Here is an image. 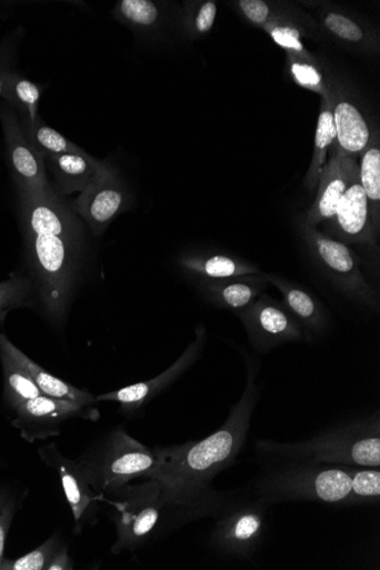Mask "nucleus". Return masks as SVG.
Returning <instances> with one entry per match:
<instances>
[{
    "label": "nucleus",
    "mask_w": 380,
    "mask_h": 570,
    "mask_svg": "<svg viewBox=\"0 0 380 570\" xmlns=\"http://www.w3.org/2000/svg\"><path fill=\"white\" fill-rule=\"evenodd\" d=\"M254 376L250 368L242 399L217 432L198 442L156 450L158 464L149 480L161 484L168 507L202 506L212 480L241 452L259 397Z\"/></svg>",
    "instance_id": "f257e3e1"
},
{
    "label": "nucleus",
    "mask_w": 380,
    "mask_h": 570,
    "mask_svg": "<svg viewBox=\"0 0 380 570\" xmlns=\"http://www.w3.org/2000/svg\"><path fill=\"white\" fill-rule=\"evenodd\" d=\"M29 212L32 232L31 277L37 301L47 319L63 322L78 282V268L70 249V230L56 204L33 199Z\"/></svg>",
    "instance_id": "f03ea898"
},
{
    "label": "nucleus",
    "mask_w": 380,
    "mask_h": 570,
    "mask_svg": "<svg viewBox=\"0 0 380 570\" xmlns=\"http://www.w3.org/2000/svg\"><path fill=\"white\" fill-rule=\"evenodd\" d=\"M257 449L284 461L379 468V416L341 426L304 442L259 441Z\"/></svg>",
    "instance_id": "7ed1b4c3"
},
{
    "label": "nucleus",
    "mask_w": 380,
    "mask_h": 570,
    "mask_svg": "<svg viewBox=\"0 0 380 570\" xmlns=\"http://www.w3.org/2000/svg\"><path fill=\"white\" fill-rule=\"evenodd\" d=\"M288 462L260 480L257 486L259 501L264 504L290 501L348 503L351 479L347 466Z\"/></svg>",
    "instance_id": "20e7f679"
},
{
    "label": "nucleus",
    "mask_w": 380,
    "mask_h": 570,
    "mask_svg": "<svg viewBox=\"0 0 380 570\" xmlns=\"http://www.w3.org/2000/svg\"><path fill=\"white\" fill-rule=\"evenodd\" d=\"M78 460L86 469L93 491L100 497L133 480H149L158 464L156 451L123 430L114 431Z\"/></svg>",
    "instance_id": "39448f33"
},
{
    "label": "nucleus",
    "mask_w": 380,
    "mask_h": 570,
    "mask_svg": "<svg viewBox=\"0 0 380 570\" xmlns=\"http://www.w3.org/2000/svg\"><path fill=\"white\" fill-rule=\"evenodd\" d=\"M116 509L117 542L112 552L133 551L144 544L157 529L162 510L168 507L161 484L149 480L139 486H124L110 492Z\"/></svg>",
    "instance_id": "423d86ee"
},
{
    "label": "nucleus",
    "mask_w": 380,
    "mask_h": 570,
    "mask_svg": "<svg viewBox=\"0 0 380 570\" xmlns=\"http://www.w3.org/2000/svg\"><path fill=\"white\" fill-rule=\"evenodd\" d=\"M252 346L260 352L291 342L306 341L307 334L298 319L284 304L262 294L239 312Z\"/></svg>",
    "instance_id": "0eeeda50"
},
{
    "label": "nucleus",
    "mask_w": 380,
    "mask_h": 570,
    "mask_svg": "<svg viewBox=\"0 0 380 570\" xmlns=\"http://www.w3.org/2000/svg\"><path fill=\"white\" fill-rule=\"evenodd\" d=\"M16 412L17 417L12 423L28 443L60 436V426L67 420L83 418L98 421L100 419L98 409L43 394L24 402Z\"/></svg>",
    "instance_id": "6e6552de"
},
{
    "label": "nucleus",
    "mask_w": 380,
    "mask_h": 570,
    "mask_svg": "<svg viewBox=\"0 0 380 570\" xmlns=\"http://www.w3.org/2000/svg\"><path fill=\"white\" fill-rule=\"evenodd\" d=\"M264 506L258 500L228 508L216 522L213 547L230 556L250 558L264 536Z\"/></svg>",
    "instance_id": "1a4fd4ad"
},
{
    "label": "nucleus",
    "mask_w": 380,
    "mask_h": 570,
    "mask_svg": "<svg viewBox=\"0 0 380 570\" xmlns=\"http://www.w3.org/2000/svg\"><path fill=\"white\" fill-rule=\"evenodd\" d=\"M39 456L47 466L58 471L74 517V530L80 533L94 517L97 502L102 497L93 491L82 463L62 456L56 443L41 448Z\"/></svg>",
    "instance_id": "9d476101"
},
{
    "label": "nucleus",
    "mask_w": 380,
    "mask_h": 570,
    "mask_svg": "<svg viewBox=\"0 0 380 570\" xmlns=\"http://www.w3.org/2000/svg\"><path fill=\"white\" fill-rule=\"evenodd\" d=\"M207 341L206 329L202 324L197 330V338L183 354L164 372L156 378L121 390L102 394L97 401H111L121 406V411L132 413L146 406L177 380L189 367L200 358Z\"/></svg>",
    "instance_id": "9b49d317"
},
{
    "label": "nucleus",
    "mask_w": 380,
    "mask_h": 570,
    "mask_svg": "<svg viewBox=\"0 0 380 570\" xmlns=\"http://www.w3.org/2000/svg\"><path fill=\"white\" fill-rule=\"evenodd\" d=\"M316 250L330 278L350 298L371 309L377 308L374 294L360 272L356 257L347 246L318 236Z\"/></svg>",
    "instance_id": "f8f14e48"
},
{
    "label": "nucleus",
    "mask_w": 380,
    "mask_h": 570,
    "mask_svg": "<svg viewBox=\"0 0 380 570\" xmlns=\"http://www.w3.org/2000/svg\"><path fill=\"white\" fill-rule=\"evenodd\" d=\"M0 351L9 354L29 372L43 396L73 401L83 406H92L98 402L97 398H93L90 393L72 387L37 364L3 334H0Z\"/></svg>",
    "instance_id": "ddd939ff"
},
{
    "label": "nucleus",
    "mask_w": 380,
    "mask_h": 570,
    "mask_svg": "<svg viewBox=\"0 0 380 570\" xmlns=\"http://www.w3.org/2000/svg\"><path fill=\"white\" fill-rule=\"evenodd\" d=\"M266 277H240L224 280H204L203 293L213 304L242 311L251 306L267 289Z\"/></svg>",
    "instance_id": "4468645a"
},
{
    "label": "nucleus",
    "mask_w": 380,
    "mask_h": 570,
    "mask_svg": "<svg viewBox=\"0 0 380 570\" xmlns=\"http://www.w3.org/2000/svg\"><path fill=\"white\" fill-rule=\"evenodd\" d=\"M122 203L123 196L120 190L110 180H104L103 173L99 171L84 188L78 209L92 227L100 229L116 217Z\"/></svg>",
    "instance_id": "2eb2a0df"
},
{
    "label": "nucleus",
    "mask_w": 380,
    "mask_h": 570,
    "mask_svg": "<svg viewBox=\"0 0 380 570\" xmlns=\"http://www.w3.org/2000/svg\"><path fill=\"white\" fill-rule=\"evenodd\" d=\"M266 280L282 294L284 307L298 319L306 331L307 338L310 334H320L327 326L326 316L321 306L307 292L293 287L287 280L276 276H267Z\"/></svg>",
    "instance_id": "dca6fc26"
},
{
    "label": "nucleus",
    "mask_w": 380,
    "mask_h": 570,
    "mask_svg": "<svg viewBox=\"0 0 380 570\" xmlns=\"http://www.w3.org/2000/svg\"><path fill=\"white\" fill-rule=\"evenodd\" d=\"M369 203L360 181L348 184L334 218L343 233L351 239L368 234Z\"/></svg>",
    "instance_id": "f3484780"
},
{
    "label": "nucleus",
    "mask_w": 380,
    "mask_h": 570,
    "mask_svg": "<svg viewBox=\"0 0 380 570\" xmlns=\"http://www.w3.org/2000/svg\"><path fill=\"white\" fill-rule=\"evenodd\" d=\"M4 373V402L17 410L24 402L42 396L29 372L6 352L0 351Z\"/></svg>",
    "instance_id": "a211bd4d"
},
{
    "label": "nucleus",
    "mask_w": 380,
    "mask_h": 570,
    "mask_svg": "<svg viewBox=\"0 0 380 570\" xmlns=\"http://www.w3.org/2000/svg\"><path fill=\"white\" fill-rule=\"evenodd\" d=\"M334 120L337 136L344 151L358 153L364 150L369 141V129L361 113L350 103L337 107Z\"/></svg>",
    "instance_id": "6ab92c4d"
},
{
    "label": "nucleus",
    "mask_w": 380,
    "mask_h": 570,
    "mask_svg": "<svg viewBox=\"0 0 380 570\" xmlns=\"http://www.w3.org/2000/svg\"><path fill=\"white\" fill-rule=\"evenodd\" d=\"M54 171L63 192L72 193L87 188L100 168L78 153H66L54 158Z\"/></svg>",
    "instance_id": "aec40b11"
},
{
    "label": "nucleus",
    "mask_w": 380,
    "mask_h": 570,
    "mask_svg": "<svg viewBox=\"0 0 380 570\" xmlns=\"http://www.w3.org/2000/svg\"><path fill=\"white\" fill-rule=\"evenodd\" d=\"M183 268L203 280H224L259 273L258 269L242 266L222 256H214L208 259H188L183 262Z\"/></svg>",
    "instance_id": "412c9836"
},
{
    "label": "nucleus",
    "mask_w": 380,
    "mask_h": 570,
    "mask_svg": "<svg viewBox=\"0 0 380 570\" xmlns=\"http://www.w3.org/2000/svg\"><path fill=\"white\" fill-rule=\"evenodd\" d=\"M36 300L31 277L13 273L8 280L0 281V322L4 323L12 310L33 307Z\"/></svg>",
    "instance_id": "4be33fe9"
},
{
    "label": "nucleus",
    "mask_w": 380,
    "mask_h": 570,
    "mask_svg": "<svg viewBox=\"0 0 380 570\" xmlns=\"http://www.w3.org/2000/svg\"><path fill=\"white\" fill-rule=\"evenodd\" d=\"M348 173L339 167L323 179L320 193L312 213L316 220L334 218L349 184Z\"/></svg>",
    "instance_id": "5701e85b"
},
{
    "label": "nucleus",
    "mask_w": 380,
    "mask_h": 570,
    "mask_svg": "<svg viewBox=\"0 0 380 570\" xmlns=\"http://www.w3.org/2000/svg\"><path fill=\"white\" fill-rule=\"evenodd\" d=\"M351 479L349 504L378 503L380 500V470L372 467L347 466Z\"/></svg>",
    "instance_id": "b1692460"
},
{
    "label": "nucleus",
    "mask_w": 380,
    "mask_h": 570,
    "mask_svg": "<svg viewBox=\"0 0 380 570\" xmlns=\"http://www.w3.org/2000/svg\"><path fill=\"white\" fill-rule=\"evenodd\" d=\"M61 542L53 536L28 554L11 560L0 561V570H43L49 566L53 556L61 549Z\"/></svg>",
    "instance_id": "393cba45"
},
{
    "label": "nucleus",
    "mask_w": 380,
    "mask_h": 570,
    "mask_svg": "<svg viewBox=\"0 0 380 570\" xmlns=\"http://www.w3.org/2000/svg\"><path fill=\"white\" fill-rule=\"evenodd\" d=\"M360 184L370 207H378L380 201V151L371 149L364 153L360 167Z\"/></svg>",
    "instance_id": "a878e982"
},
{
    "label": "nucleus",
    "mask_w": 380,
    "mask_h": 570,
    "mask_svg": "<svg viewBox=\"0 0 380 570\" xmlns=\"http://www.w3.org/2000/svg\"><path fill=\"white\" fill-rule=\"evenodd\" d=\"M12 164L18 176L27 182L33 192H39L43 188L41 167L28 148L20 146L13 150Z\"/></svg>",
    "instance_id": "bb28decb"
},
{
    "label": "nucleus",
    "mask_w": 380,
    "mask_h": 570,
    "mask_svg": "<svg viewBox=\"0 0 380 570\" xmlns=\"http://www.w3.org/2000/svg\"><path fill=\"white\" fill-rule=\"evenodd\" d=\"M121 11L127 19L141 26H150L158 18L156 6L148 0H123Z\"/></svg>",
    "instance_id": "cd10ccee"
},
{
    "label": "nucleus",
    "mask_w": 380,
    "mask_h": 570,
    "mask_svg": "<svg viewBox=\"0 0 380 570\" xmlns=\"http://www.w3.org/2000/svg\"><path fill=\"white\" fill-rule=\"evenodd\" d=\"M324 24L330 31L346 40L359 41L363 37V32L360 27L352 20L341 14H329L324 20Z\"/></svg>",
    "instance_id": "c85d7f7f"
},
{
    "label": "nucleus",
    "mask_w": 380,
    "mask_h": 570,
    "mask_svg": "<svg viewBox=\"0 0 380 570\" xmlns=\"http://www.w3.org/2000/svg\"><path fill=\"white\" fill-rule=\"evenodd\" d=\"M39 144L47 151L56 154L73 153L69 150L68 140L58 131L49 127H42L37 132Z\"/></svg>",
    "instance_id": "c756f323"
},
{
    "label": "nucleus",
    "mask_w": 380,
    "mask_h": 570,
    "mask_svg": "<svg viewBox=\"0 0 380 570\" xmlns=\"http://www.w3.org/2000/svg\"><path fill=\"white\" fill-rule=\"evenodd\" d=\"M14 514V501L8 496H0V561L4 559L6 543Z\"/></svg>",
    "instance_id": "7c9ffc66"
},
{
    "label": "nucleus",
    "mask_w": 380,
    "mask_h": 570,
    "mask_svg": "<svg viewBox=\"0 0 380 570\" xmlns=\"http://www.w3.org/2000/svg\"><path fill=\"white\" fill-rule=\"evenodd\" d=\"M337 137L334 114L329 111L321 113L316 132V147L318 150L327 149Z\"/></svg>",
    "instance_id": "2f4dec72"
},
{
    "label": "nucleus",
    "mask_w": 380,
    "mask_h": 570,
    "mask_svg": "<svg viewBox=\"0 0 380 570\" xmlns=\"http://www.w3.org/2000/svg\"><path fill=\"white\" fill-rule=\"evenodd\" d=\"M240 6L246 16L256 23H262L269 17L268 6L260 0H242Z\"/></svg>",
    "instance_id": "473e14b6"
},
{
    "label": "nucleus",
    "mask_w": 380,
    "mask_h": 570,
    "mask_svg": "<svg viewBox=\"0 0 380 570\" xmlns=\"http://www.w3.org/2000/svg\"><path fill=\"white\" fill-rule=\"evenodd\" d=\"M272 38L277 43L282 47H287V49L301 51L302 43L298 38V33L294 30L290 29H276L272 32Z\"/></svg>",
    "instance_id": "72a5a7b5"
},
{
    "label": "nucleus",
    "mask_w": 380,
    "mask_h": 570,
    "mask_svg": "<svg viewBox=\"0 0 380 570\" xmlns=\"http://www.w3.org/2000/svg\"><path fill=\"white\" fill-rule=\"evenodd\" d=\"M217 16V7L214 3L209 2L207 3L200 11L198 19H197V27L199 31L207 32L209 31L213 23Z\"/></svg>",
    "instance_id": "f704fd0d"
},
{
    "label": "nucleus",
    "mask_w": 380,
    "mask_h": 570,
    "mask_svg": "<svg viewBox=\"0 0 380 570\" xmlns=\"http://www.w3.org/2000/svg\"><path fill=\"white\" fill-rule=\"evenodd\" d=\"M292 70L296 78L303 84L317 86L321 81L320 74L312 67L294 64Z\"/></svg>",
    "instance_id": "c9c22d12"
},
{
    "label": "nucleus",
    "mask_w": 380,
    "mask_h": 570,
    "mask_svg": "<svg viewBox=\"0 0 380 570\" xmlns=\"http://www.w3.org/2000/svg\"><path fill=\"white\" fill-rule=\"evenodd\" d=\"M74 563L69 556L68 548L62 547L59 551L53 556L49 566H47L46 570H72Z\"/></svg>",
    "instance_id": "e433bc0d"
},
{
    "label": "nucleus",
    "mask_w": 380,
    "mask_h": 570,
    "mask_svg": "<svg viewBox=\"0 0 380 570\" xmlns=\"http://www.w3.org/2000/svg\"><path fill=\"white\" fill-rule=\"evenodd\" d=\"M18 97L28 104H34L39 100V90L30 81L22 80L17 84Z\"/></svg>",
    "instance_id": "4c0bfd02"
}]
</instances>
